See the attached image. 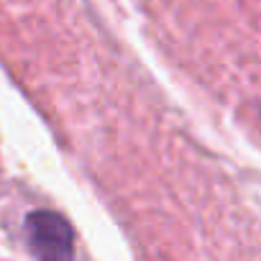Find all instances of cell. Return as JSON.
Instances as JSON below:
<instances>
[{"mask_svg":"<svg viewBox=\"0 0 261 261\" xmlns=\"http://www.w3.org/2000/svg\"><path fill=\"white\" fill-rule=\"evenodd\" d=\"M26 241L36 258L62 261L74 256L72 225L54 210H36L26 218Z\"/></svg>","mask_w":261,"mask_h":261,"instance_id":"1","label":"cell"}]
</instances>
